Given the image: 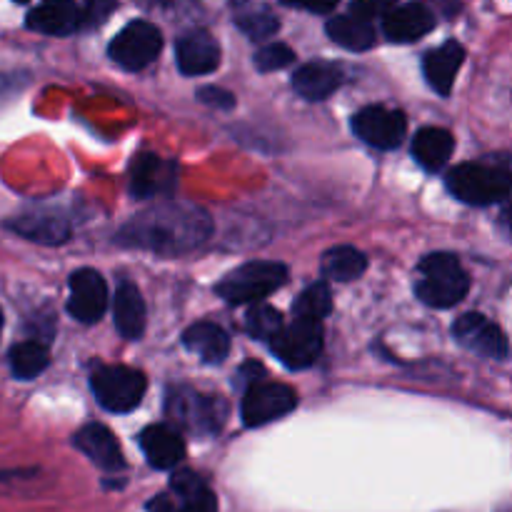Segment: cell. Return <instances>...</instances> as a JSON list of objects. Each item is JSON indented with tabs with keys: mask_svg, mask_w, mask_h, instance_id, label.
<instances>
[{
	"mask_svg": "<svg viewBox=\"0 0 512 512\" xmlns=\"http://www.w3.org/2000/svg\"><path fill=\"white\" fill-rule=\"evenodd\" d=\"M210 233H213V218L200 205L160 200L143 213L133 215L115 233V243L123 248L148 250L163 258H178L203 248Z\"/></svg>",
	"mask_w": 512,
	"mask_h": 512,
	"instance_id": "1",
	"label": "cell"
},
{
	"mask_svg": "<svg viewBox=\"0 0 512 512\" xmlns=\"http://www.w3.org/2000/svg\"><path fill=\"white\" fill-rule=\"evenodd\" d=\"M445 185L465 205L485 208V205L505 203L510 195L508 155L485 158V163L458 165V168H453L448 173Z\"/></svg>",
	"mask_w": 512,
	"mask_h": 512,
	"instance_id": "2",
	"label": "cell"
},
{
	"mask_svg": "<svg viewBox=\"0 0 512 512\" xmlns=\"http://www.w3.org/2000/svg\"><path fill=\"white\" fill-rule=\"evenodd\" d=\"M418 273L420 280L415 283V295L430 308H453L470 290L468 273L453 253L425 255L418 265Z\"/></svg>",
	"mask_w": 512,
	"mask_h": 512,
	"instance_id": "3",
	"label": "cell"
},
{
	"mask_svg": "<svg viewBox=\"0 0 512 512\" xmlns=\"http://www.w3.org/2000/svg\"><path fill=\"white\" fill-rule=\"evenodd\" d=\"M285 280H288V268L283 263L250 260V263L240 265L233 273L225 275L215 285V293L228 305H255L268 298L270 293H275Z\"/></svg>",
	"mask_w": 512,
	"mask_h": 512,
	"instance_id": "4",
	"label": "cell"
},
{
	"mask_svg": "<svg viewBox=\"0 0 512 512\" xmlns=\"http://www.w3.org/2000/svg\"><path fill=\"white\" fill-rule=\"evenodd\" d=\"M165 413L178 428L193 435H215L228 418V403L215 395H203L188 385L168 390Z\"/></svg>",
	"mask_w": 512,
	"mask_h": 512,
	"instance_id": "5",
	"label": "cell"
},
{
	"mask_svg": "<svg viewBox=\"0 0 512 512\" xmlns=\"http://www.w3.org/2000/svg\"><path fill=\"white\" fill-rule=\"evenodd\" d=\"M90 388L100 408L108 413H130L143 400L148 380L140 370L128 365H103L90 375Z\"/></svg>",
	"mask_w": 512,
	"mask_h": 512,
	"instance_id": "6",
	"label": "cell"
},
{
	"mask_svg": "<svg viewBox=\"0 0 512 512\" xmlns=\"http://www.w3.org/2000/svg\"><path fill=\"white\" fill-rule=\"evenodd\" d=\"M270 348H273V355L285 368H310L323 353V323L295 318L290 325H283V330L270 343Z\"/></svg>",
	"mask_w": 512,
	"mask_h": 512,
	"instance_id": "7",
	"label": "cell"
},
{
	"mask_svg": "<svg viewBox=\"0 0 512 512\" xmlns=\"http://www.w3.org/2000/svg\"><path fill=\"white\" fill-rule=\"evenodd\" d=\"M163 50V35L148 20H133L110 43L108 55L123 70H143Z\"/></svg>",
	"mask_w": 512,
	"mask_h": 512,
	"instance_id": "8",
	"label": "cell"
},
{
	"mask_svg": "<svg viewBox=\"0 0 512 512\" xmlns=\"http://www.w3.org/2000/svg\"><path fill=\"white\" fill-rule=\"evenodd\" d=\"M353 133L365 145L378 150H395L405 140L408 133V120L405 113L385 105H368L360 113L353 115Z\"/></svg>",
	"mask_w": 512,
	"mask_h": 512,
	"instance_id": "9",
	"label": "cell"
},
{
	"mask_svg": "<svg viewBox=\"0 0 512 512\" xmlns=\"http://www.w3.org/2000/svg\"><path fill=\"white\" fill-rule=\"evenodd\" d=\"M295 405H298V395L288 385L255 383L245 390L240 415L248 428H260V425H268L288 415L290 410H295Z\"/></svg>",
	"mask_w": 512,
	"mask_h": 512,
	"instance_id": "10",
	"label": "cell"
},
{
	"mask_svg": "<svg viewBox=\"0 0 512 512\" xmlns=\"http://www.w3.org/2000/svg\"><path fill=\"white\" fill-rule=\"evenodd\" d=\"M453 338L470 353L480 355L485 360H508L510 345L503 330L480 313H465L455 320Z\"/></svg>",
	"mask_w": 512,
	"mask_h": 512,
	"instance_id": "11",
	"label": "cell"
},
{
	"mask_svg": "<svg viewBox=\"0 0 512 512\" xmlns=\"http://www.w3.org/2000/svg\"><path fill=\"white\" fill-rule=\"evenodd\" d=\"M178 180V163L155 153L135 155L130 163V193L138 200H155L173 193Z\"/></svg>",
	"mask_w": 512,
	"mask_h": 512,
	"instance_id": "12",
	"label": "cell"
},
{
	"mask_svg": "<svg viewBox=\"0 0 512 512\" xmlns=\"http://www.w3.org/2000/svg\"><path fill=\"white\" fill-rule=\"evenodd\" d=\"M68 288V313L78 323H98L108 310V285H105L103 275L93 268H80L70 275Z\"/></svg>",
	"mask_w": 512,
	"mask_h": 512,
	"instance_id": "13",
	"label": "cell"
},
{
	"mask_svg": "<svg viewBox=\"0 0 512 512\" xmlns=\"http://www.w3.org/2000/svg\"><path fill=\"white\" fill-rule=\"evenodd\" d=\"M25 25L43 35H70L80 28H90V8L78 3H43L33 8Z\"/></svg>",
	"mask_w": 512,
	"mask_h": 512,
	"instance_id": "14",
	"label": "cell"
},
{
	"mask_svg": "<svg viewBox=\"0 0 512 512\" xmlns=\"http://www.w3.org/2000/svg\"><path fill=\"white\" fill-rule=\"evenodd\" d=\"M435 28V15L423 3L393 5L383 15V30L393 43H415Z\"/></svg>",
	"mask_w": 512,
	"mask_h": 512,
	"instance_id": "15",
	"label": "cell"
},
{
	"mask_svg": "<svg viewBox=\"0 0 512 512\" xmlns=\"http://www.w3.org/2000/svg\"><path fill=\"white\" fill-rule=\"evenodd\" d=\"M73 445L98 468L115 473V470H125V458L123 450H120L118 438L110 433L105 425L100 423H88L73 435Z\"/></svg>",
	"mask_w": 512,
	"mask_h": 512,
	"instance_id": "16",
	"label": "cell"
},
{
	"mask_svg": "<svg viewBox=\"0 0 512 512\" xmlns=\"http://www.w3.org/2000/svg\"><path fill=\"white\" fill-rule=\"evenodd\" d=\"M175 58H178L180 73L198 78V75H208L218 68L220 45L208 30H193V33H185L178 40Z\"/></svg>",
	"mask_w": 512,
	"mask_h": 512,
	"instance_id": "17",
	"label": "cell"
},
{
	"mask_svg": "<svg viewBox=\"0 0 512 512\" xmlns=\"http://www.w3.org/2000/svg\"><path fill=\"white\" fill-rule=\"evenodd\" d=\"M8 228L40 245H63L73 233L68 220L50 210H28V213L15 215L8 220Z\"/></svg>",
	"mask_w": 512,
	"mask_h": 512,
	"instance_id": "18",
	"label": "cell"
},
{
	"mask_svg": "<svg viewBox=\"0 0 512 512\" xmlns=\"http://www.w3.org/2000/svg\"><path fill=\"white\" fill-rule=\"evenodd\" d=\"M465 60V48L458 40H445L438 48L428 50L423 58V75L430 88L438 95L448 98L453 93L455 75L460 73Z\"/></svg>",
	"mask_w": 512,
	"mask_h": 512,
	"instance_id": "19",
	"label": "cell"
},
{
	"mask_svg": "<svg viewBox=\"0 0 512 512\" xmlns=\"http://www.w3.org/2000/svg\"><path fill=\"white\" fill-rule=\"evenodd\" d=\"M343 83L345 70L330 60H310L293 73L295 93L303 95L305 100H313V103L330 98Z\"/></svg>",
	"mask_w": 512,
	"mask_h": 512,
	"instance_id": "20",
	"label": "cell"
},
{
	"mask_svg": "<svg viewBox=\"0 0 512 512\" xmlns=\"http://www.w3.org/2000/svg\"><path fill=\"white\" fill-rule=\"evenodd\" d=\"M140 450L155 470H173L185 458V443L168 425H148L140 433Z\"/></svg>",
	"mask_w": 512,
	"mask_h": 512,
	"instance_id": "21",
	"label": "cell"
},
{
	"mask_svg": "<svg viewBox=\"0 0 512 512\" xmlns=\"http://www.w3.org/2000/svg\"><path fill=\"white\" fill-rule=\"evenodd\" d=\"M175 512H218V500L203 478L193 470H178L170 480Z\"/></svg>",
	"mask_w": 512,
	"mask_h": 512,
	"instance_id": "22",
	"label": "cell"
},
{
	"mask_svg": "<svg viewBox=\"0 0 512 512\" xmlns=\"http://www.w3.org/2000/svg\"><path fill=\"white\" fill-rule=\"evenodd\" d=\"M115 328L125 340H138L145 333V300L133 283L123 280L113 295Z\"/></svg>",
	"mask_w": 512,
	"mask_h": 512,
	"instance_id": "23",
	"label": "cell"
},
{
	"mask_svg": "<svg viewBox=\"0 0 512 512\" xmlns=\"http://www.w3.org/2000/svg\"><path fill=\"white\" fill-rule=\"evenodd\" d=\"M183 345L190 350V353L198 355L203 363L220 365L230 353V338L220 325L215 323H200L190 325L183 333Z\"/></svg>",
	"mask_w": 512,
	"mask_h": 512,
	"instance_id": "24",
	"label": "cell"
},
{
	"mask_svg": "<svg viewBox=\"0 0 512 512\" xmlns=\"http://www.w3.org/2000/svg\"><path fill=\"white\" fill-rule=\"evenodd\" d=\"M455 150V138L450 130L445 128H423L415 133L413 138V155L425 170L430 173H438L440 168H445V163L450 160Z\"/></svg>",
	"mask_w": 512,
	"mask_h": 512,
	"instance_id": "25",
	"label": "cell"
},
{
	"mask_svg": "<svg viewBox=\"0 0 512 512\" xmlns=\"http://www.w3.org/2000/svg\"><path fill=\"white\" fill-rule=\"evenodd\" d=\"M330 40L340 45L345 50H355V53H363L375 45V28L370 20L360 18V15L348 13V15H335L333 20H328L325 25Z\"/></svg>",
	"mask_w": 512,
	"mask_h": 512,
	"instance_id": "26",
	"label": "cell"
},
{
	"mask_svg": "<svg viewBox=\"0 0 512 512\" xmlns=\"http://www.w3.org/2000/svg\"><path fill=\"white\" fill-rule=\"evenodd\" d=\"M320 270H323L325 280L353 283V280H358L368 270V258L358 248H353V245H338V248H330L323 255Z\"/></svg>",
	"mask_w": 512,
	"mask_h": 512,
	"instance_id": "27",
	"label": "cell"
},
{
	"mask_svg": "<svg viewBox=\"0 0 512 512\" xmlns=\"http://www.w3.org/2000/svg\"><path fill=\"white\" fill-rule=\"evenodd\" d=\"M50 365V350L38 340H23L10 350V370L18 380H33Z\"/></svg>",
	"mask_w": 512,
	"mask_h": 512,
	"instance_id": "28",
	"label": "cell"
},
{
	"mask_svg": "<svg viewBox=\"0 0 512 512\" xmlns=\"http://www.w3.org/2000/svg\"><path fill=\"white\" fill-rule=\"evenodd\" d=\"M235 25H238L250 40H268L280 30V20L273 10L253 8V5L240 8L238 13H235Z\"/></svg>",
	"mask_w": 512,
	"mask_h": 512,
	"instance_id": "29",
	"label": "cell"
},
{
	"mask_svg": "<svg viewBox=\"0 0 512 512\" xmlns=\"http://www.w3.org/2000/svg\"><path fill=\"white\" fill-rule=\"evenodd\" d=\"M283 325L285 323L280 310H275L273 305L268 303H255L253 308L248 310V315H245V330H248L255 340H270V343H273L280 335V330H283Z\"/></svg>",
	"mask_w": 512,
	"mask_h": 512,
	"instance_id": "30",
	"label": "cell"
},
{
	"mask_svg": "<svg viewBox=\"0 0 512 512\" xmlns=\"http://www.w3.org/2000/svg\"><path fill=\"white\" fill-rule=\"evenodd\" d=\"M330 310H333V295H330L328 283H313L295 300V318L323 323V318L330 315Z\"/></svg>",
	"mask_w": 512,
	"mask_h": 512,
	"instance_id": "31",
	"label": "cell"
},
{
	"mask_svg": "<svg viewBox=\"0 0 512 512\" xmlns=\"http://www.w3.org/2000/svg\"><path fill=\"white\" fill-rule=\"evenodd\" d=\"M253 60L260 73H273V70H283L293 63L295 50L288 48L285 43H270L265 48H260Z\"/></svg>",
	"mask_w": 512,
	"mask_h": 512,
	"instance_id": "32",
	"label": "cell"
},
{
	"mask_svg": "<svg viewBox=\"0 0 512 512\" xmlns=\"http://www.w3.org/2000/svg\"><path fill=\"white\" fill-rule=\"evenodd\" d=\"M198 100L200 103L210 105V108H215V110H230L235 105V95L228 93V90H223V88H215V85L200 88Z\"/></svg>",
	"mask_w": 512,
	"mask_h": 512,
	"instance_id": "33",
	"label": "cell"
},
{
	"mask_svg": "<svg viewBox=\"0 0 512 512\" xmlns=\"http://www.w3.org/2000/svg\"><path fill=\"white\" fill-rule=\"evenodd\" d=\"M265 378V368L260 363H245L243 368H240V373H238V380L243 385H255V383H260V380Z\"/></svg>",
	"mask_w": 512,
	"mask_h": 512,
	"instance_id": "34",
	"label": "cell"
},
{
	"mask_svg": "<svg viewBox=\"0 0 512 512\" xmlns=\"http://www.w3.org/2000/svg\"><path fill=\"white\" fill-rule=\"evenodd\" d=\"M148 512H175V503L173 498H170V493H163L158 495V498L150 500Z\"/></svg>",
	"mask_w": 512,
	"mask_h": 512,
	"instance_id": "35",
	"label": "cell"
},
{
	"mask_svg": "<svg viewBox=\"0 0 512 512\" xmlns=\"http://www.w3.org/2000/svg\"><path fill=\"white\" fill-rule=\"evenodd\" d=\"M15 75L13 73H0V95H5L8 90H13Z\"/></svg>",
	"mask_w": 512,
	"mask_h": 512,
	"instance_id": "36",
	"label": "cell"
},
{
	"mask_svg": "<svg viewBox=\"0 0 512 512\" xmlns=\"http://www.w3.org/2000/svg\"><path fill=\"white\" fill-rule=\"evenodd\" d=\"M0 333H3V310H0Z\"/></svg>",
	"mask_w": 512,
	"mask_h": 512,
	"instance_id": "37",
	"label": "cell"
}]
</instances>
